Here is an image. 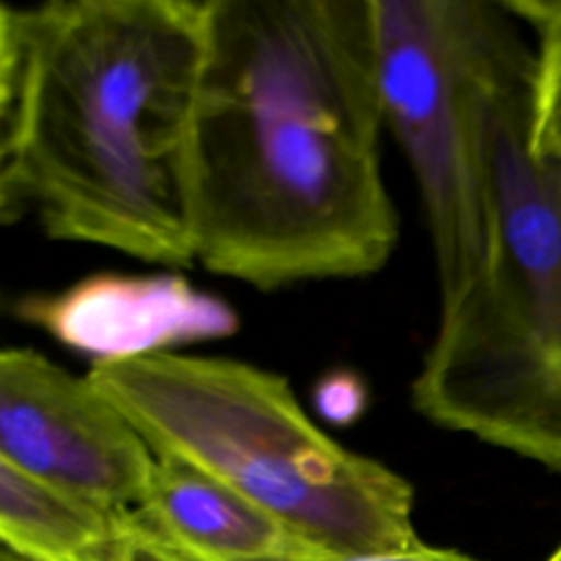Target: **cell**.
Segmentation results:
<instances>
[{
    "label": "cell",
    "mask_w": 561,
    "mask_h": 561,
    "mask_svg": "<svg viewBox=\"0 0 561 561\" xmlns=\"http://www.w3.org/2000/svg\"><path fill=\"white\" fill-rule=\"evenodd\" d=\"M530 85L495 118L489 256L440 302L410 397L434 425L561 473V162L528 149Z\"/></svg>",
    "instance_id": "4"
},
{
    "label": "cell",
    "mask_w": 561,
    "mask_h": 561,
    "mask_svg": "<svg viewBox=\"0 0 561 561\" xmlns=\"http://www.w3.org/2000/svg\"><path fill=\"white\" fill-rule=\"evenodd\" d=\"M333 561H478L456 550L434 548L427 543H421L412 550L401 552H386V554H368V557H351V559H333Z\"/></svg>",
    "instance_id": "12"
},
{
    "label": "cell",
    "mask_w": 561,
    "mask_h": 561,
    "mask_svg": "<svg viewBox=\"0 0 561 561\" xmlns=\"http://www.w3.org/2000/svg\"><path fill=\"white\" fill-rule=\"evenodd\" d=\"M316 401H318L320 412L327 419H331L335 423H348L364 410L366 392L353 375L335 373V375H329L318 386Z\"/></svg>",
    "instance_id": "11"
},
{
    "label": "cell",
    "mask_w": 561,
    "mask_h": 561,
    "mask_svg": "<svg viewBox=\"0 0 561 561\" xmlns=\"http://www.w3.org/2000/svg\"><path fill=\"white\" fill-rule=\"evenodd\" d=\"M2 548L28 561H129L134 526L0 460Z\"/></svg>",
    "instance_id": "9"
},
{
    "label": "cell",
    "mask_w": 561,
    "mask_h": 561,
    "mask_svg": "<svg viewBox=\"0 0 561 561\" xmlns=\"http://www.w3.org/2000/svg\"><path fill=\"white\" fill-rule=\"evenodd\" d=\"M386 129L425 213L440 302L482 270L493 237V131L533 83L535 53L504 2L373 0Z\"/></svg>",
    "instance_id": "5"
},
{
    "label": "cell",
    "mask_w": 561,
    "mask_h": 561,
    "mask_svg": "<svg viewBox=\"0 0 561 561\" xmlns=\"http://www.w3.org/2000/svg\"><path fill=\"white\" fill-rule=\"evenodd\" d=\"M88 379L156 456L217 478L335 559L423 543L412 524L410 482L333 440L274 370L162 351L94 362Z\"/></svg>",
    "instance_id": "3"
},
{
    "label": "cell",
    "mask_w": 561,
    "mask_h": 561,
    "mask_svg": "<svg viewBox=\"0 0 561 561\" xmlns=\"http://www.w3.org/2000/svg\"><path fill=\"white\" fill-rule=\"evenodd\" d=\"M0 460L131 524L156 454L88 375L33 348H4Z\"/></svg>",
    "instance_id": "6"
},
{
    "label": "cell",
    "mask_w": 561,
    "mask_h": 561,
    "mask_svg": "<svg viewBox=\"0 0 561 561\" xmlns=\"http://www.w3.org/2000/svg\"><path fill=\"white\" fill-rule=\"evenodd\" d=\"M131 526L178 561L335 559L274 513L171 456H156Z\"/></svg>",
    "instance_id": "8"
},
{
    "label": "cell",
    "mask_w": 561,
    "mask_h": 561,
    "mask_svg": "<svg viewBox=\"0 0 561 561\" xmlns=\"http://www.w3.org/2000/svg\"><path fill=\"white\" fill-rule=\"evenodd\" d=\"M535 39L528 149L537 160L561 162V0H504Z\"/></svg>",
    "instance_id": "10"
},
{
    "label": "cell",
    "mask_w": 561,
    "mask_h": 561,
    "mask_svg": "<svg viewBox=\"0 0 561 561\" xmlns=\"http://www.w3.org/2000/svg\"><path fill=\"white\" fill-rule=\"evenodd\" d=\"M383 129L373 0H208L195 263L256 289L379 272L399 241Z\"/></svg>",
    "instance_id": "1"
},
{
    "label": "cell",
    "mask_w": 561,
    "mask_h": 561,
    "mask_svg": "<svg viewBox=\"0 0 561 561\" xmlns=\"http://www.w3.org/2000/svg\"><path fill=\"white\" fill-rule=\"evenodd\" d=\"M548 561H561V546H559V548L548 557Z\"/></svg>",
    "instance_id": "15"
},
{
    "label": "cell",
    "mask_w": 561,
    "mask_h": 561,
    "mask_svg": "<svg viewBox=\"0 0 561 561\" xmlns=\"http://www.w3.org/2000/svg\"><path fill=\"white\" fill-rule=\"evenodd\" d=\"M208 0L0 9V210L57 241L195 265L188 138Z\"/></svg>",
    "instance_id": "2"
},
{
    "label": "cell",
    "mask_w": 561,
    "mask_h": 561,
    "mask_svg": "<svg viewBox=\"0 0 561 561\" xmlns=\"http://www.w3.org/2000/svg\"><path fill=\"white\" fill-rule=\"evenodd\" d=\"M129 561H178V559L167 554L162 548L153 546L151 541H147L142 537H136V541L131 546Z\"/></svg>",
    "instance_id": "13"
},
{
    "label": "cell",
    "mask_w": 561,
    "mask_h": 561,
    "mask_svg": "<svg viewBox=\"0 0 561 561\" xmlns=\"http://www.w3.org/2000/svg\"><path fill=\"white\" fill-rule=\"evenodd\" d=\"M0 561H28V559H24V557H20V554L11 552L9 548H2V552H0Z\"/></svg>",
    "instance_id": "14"
},
{
    "label": "cell",
    "mask_w": 561,
    "mask_h": 561,
    "mask_svg": "<svg viewBox=\"0 0 561 561\" xmlns=\"http://www.w3.org/2000/svg\"><path fill=\"white\" fill-rule=\"evenodd\" d=\"M20 318L94 362L134 359L228 337L234 309L175 274H96L53 296H31Z\"/></svg>",
    "instance_id": "7"
}]
</instances>
